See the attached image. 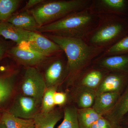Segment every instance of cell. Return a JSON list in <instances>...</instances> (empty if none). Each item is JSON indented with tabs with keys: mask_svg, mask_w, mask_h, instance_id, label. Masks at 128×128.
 <instances>
[{
	"mask_svg": "<svg viewBox=\"0 0 128 128\" xmlns=\"http://www.w3.org/2000/svg\"><path fill=\"white\" fill-rule=\"evenodd\" d=\"M48 36L60 47L66 56L68 75L64 83L67 88L105 50L90 46L82 39L50 34Z\"/></svg>",
	"mask_w": 128,
	"mask_h": 128,
	"instance_id": "obj_1",
	"label": "cell"
},
{
	"mask_svg": "<svg viewBox=\"0 0 128 128\" xmlns=\"http://www.w3.org/2000/svg\"><path fill=\"white\" fill-rule=\"evenodd\" d=\"M99 19V15L89 8L71 13L52 23L40 27L35 32L83 39L96 27Z\"/></svg>",
	"mask_w": 128,
	"mask_h": 128,
	"instance_id": "obj_2",
	"label": "cell"
},
{
	"mask_svg": "<svg viewBox=\"0 0 128 128\" xmlns=\"http://www.w3.org/2000/svg\"><path fill=\"white\" fill-rule=\"evenodd\" d=\"M99 16L98 24L83 40L90 46L106 50L128 34V16Z\"/></svg>",
	"mask_w": 128,
	"mask_h": 128,
	"instance_id": "obj_3",
	"label": "cell"
},
{
	"mask_svg": "<svg viewBox=\"0 0 128 128\" xmlns=\"http://www.w3.org/2000/svg\"><path fill=\"white\" fill-rule=\"evenodd\" d=\"M92 0H59L44 2L30 13L40 27L52 23L69 14L90 8Z\"/></svg>",
	"mask_w": 128,
	"mask_h": 128,
	"instance_id": "obj_4",
	"label": "cell"
},
{
	"mask_svg": "<svg viewBox=\"0 0 128 128\" xmlns=\"http://www.w3.org/2000/svg\"><path fill=\"white\" fill-rule=\"evenodd\" d=\"M67 75V59L63 51L50 60L43 75L47 88H59L64 83Z\"/></svg>",
	"mask_w": 128,
	"mask_h": 128,
	"instance_id": "obj_5",
	"label": "cell"
},
{
	"mask_svg": "<svg viewBox=\"0 0 128 128\" xmlns=\"http://www.w3.org/2000/svg\"><path fill=\"white\" fill-rule=\"evenodd\" d=\"M47 88L42 74L35 67H27L21 81V93L41 102Z\"/></svg>",
	"mask_w": 128,
	"mask_h": 128,
	"instance_id": "obj_6",
	"label": "cell"
},
{
	"mask_svg": "<svg viewBox=\"0 0 128 128\" xmlns=\"http://www.w3.org/2000/svg\"><path fill=\"white\" fill-rule=\"evenodd\" d=\"M41 102L23 94H18L7 110L13 116L25 119H33L41 112Z\"/></svg>",
	"mask_w": 128,
	"mask_h": 128,
	"instance_id": "obj_7",
	"label": "cell"
},
{
	"mask_svg": "<svg viewBox=\"0 0 128 128\" xmlns=\"http://www.w3.org/2000/svg\"><path fill=\"white\" fill-rule=\"evenodd\" d=\"M108 72L92 63L80 74L68 88L72 86H82L96 91Z\"/></svg>",
	"mask_w": 128,
	"mask_h": 128,
	"instance_id": "obj_8",
	"label": "cell"
},
{
	"mask_svg": "<svg viewBox=\"0 0 128 128\" xmlns=\"http://www.w3.org/2000/svg\"><path fill=\"white\" fill-rule=\"evenodd\" d=\"M26 44L30 49L47 57L54 56L63 52L57 44L36 32L31 31Z\"/></svg>",
	"mask_w": 128,
	"mask_h": 128,
	"instance_id": "obj_9",
	"label": "cell"
},
{
	"mask_svg": "<svg viewBox=\"0 0 128 128\" xmlns=\"http://www.w3.org/2000/svg\"><path fill=\"white\" fill-rule=\"evenodd\" d=\"M90 9L98 15L128 16V0H92Z\"/></svg>",
	"mask_w": 128,
	"mask_h": 128,
	"instance_id": "obj_10",
	"label": "cell"
},
{
	"mask_svg": "<svg viewBox=\"0 0 128 128\" xmlns=\"http://www.w3.org/2000/svg\"><path fill=\"white\" fill-rule=\"evenodd\" d=\"M128 83V74L120 72H108L97 89L96 95L106 92L122 93Z\"/></svg>",
	"mask_w": 128,
	"mask_h": 128,
	"instance_id": "obj_11",
	"label": "cell"
},
{
	"mask_svg": "<svg viewBox=\"0 0 128 128\" xmlns=\"http://www.w3.org/2000/svg\"><path fill=\"white\" fill-rule=\"evenodd\" d=\"M92 63L108 72L128 74V54L100 55L94 60Z\"/></svg>",
	"mask_w": 128,
	"mask_h": 128,
	"instance_id": "obj_12",
	"label": "cell"
},
{
	"mask_svg": "<svg viewBox=\"0 0 128 128\" xmlns=\"http://www.w3.org/2000/svg\"><path fill=\"white\" fill-rule=\"evenodd\" d=\"M69 88L70 94H68L70 102L78 109L92 107L96 96V90L82 86H72Z\"/></svg>",
	"mask_w": 128,
	"mask_h": 128,
	"instance_id": "obj_13",
	"label": "cell"
},
{
	"mask_svg": "<svg viewBox=\"0 0 128 128\" xmlns=\"http://www.w3.org/2000/svg\"><path fill=\"white\" fill-rule=\"evenodd\" d=\"M9 54L19 64L28 67H34L44 61L48 57L28 48L18 45L9 50Z\"/></svg>",
	"mask_w": 128,
	"mask_h": 128,
	"instance_id": "obj_14",
	"label": "cell"
},
{
	"mask_svg": "<svg viewBox=\"0 0 128 128\" xmlns=\"http://www.w3.org/2000/svg\"><path fill=\"white\" fill-rule=\"evenodd\" d=\"M31 32L17 27L7 22H0V35L14 41L18 45L27 43Z\"/></svg>",
	"mask_w": 128,
	"mask_h": 128,
	"instance_id": "obj_15",
	"label": "cell"
},
{
	"mask_svg": "<svg viewBox=\"0 0 128 128\" xmlns=\"http://www.w3.org/2000/svg\"><path fill=\"white\" fill-rule=\"evenodd\" d=\"M121 93L106 92L97 94L92 108L98 114L106 116L112 109Z\"/></svg>",
	"mask_w": 128,
	"mask_h": 128,
	"instance_id": "obj_16",
	"label": "cell"
},
{
	"mask_svg": "<svg viewBox=\"0 0 128 128\" xmlns=\"http://www.w3.org/2000/svg\"><path fill=\"white\" fill-rule=\"evenodd\" d=\"M63 116V107H60L48 112H40L33 119L34 128H54Z\"/></svg>",
	"mask_w": 128,
	"mask_h": 128,
	"instance_id": "obj_17",
	"label": "cell"
},
{
	"mask_svg": "<svg viewBox=\"0 0 128 128\" xmlns=\"http://www.w3.org/2000/svg\"><path fill=\"white\" fill-rule=\"evenodd\" d=\"M128 112V83L114 107L104 117L113 122L121 124V120Z\"/></svg>",
	"mask_w": 128,
	"mask_h": 128,
	"instance_id": "obj_18",
	"label": "cell"
},
{
	"mask_svg": "<svg viewBox=\"0 0 128 128\" xmlns=\"http://www.w3.org/2000/svg\"><path fill=\"white\" fill-rule=\"evenodd\" d=\"M6 22L17 27L32 32H35L39 27L34 16L27 12L14 14Z\"/></svg>",
	"mask_w": 128,
	"mask_h": 128,
	"instance_id": "obj_19",
	"label": "cell"
},
{
	"mask_svg": "<svg viewBox=\"0 0 128 128\" xmlns=\"http://www.w3.org/2000/svg\"><path fill=\"white\" fill-rule=\"evenodd\" d=\"M63 120L57 128H80L77 117V108L68 102L63 107Z\"/></svg>",
	"mask_w": 128,
	"mask_h": 128,
	"instance_id": "obj_20",
	"label": "cell"
},
{
	"mask_svg": "<svg viewBox=\"0 0 128 128\" xmlns=\"http://www.w3.org/2000/svg\"><path fill=\"white\" fill-rule=\"evenodd\" d=\"M0 120L6 128H34V119H25L13 116L7 111L2 114Z\"/></svg>",
	"mask_w": 128,
	"mask_h": 128,
	"instance_id": "obj_21",
	"label": "cell"
},
{
	"mask_svg": "<svg viewBox=\"0 0 128 128\" xmlns=\"http://www.w3.org/2000/svg\"><path fill=\"white\" fill-rule=\"evenodd\" d=\"M14 78L10 76H0V107L11 98L14 91Z\"/></svg>",
	"mask_w": 128,
	"mask_h": 128,
	"instance_id": "obj_22",
	"label": "cell"
},
{
	"mask_svg": "<svg viewBox=\"0 0 128 128\" xmlns=\"http://www.w3.org/2000/svg\"><path fill=\"white\" fill-rule=\"evenodd\" d=\"M102 116L92 108H77V117L80 128H91L92 124Z\"/></svg>",
	"mask_w": 128,
	"mask_h": 128,
	"instance_id": "obj_23",
	"label": "cell"
},
{
	"mask_svg": "<svg viewBox=\"0 0 128 128\" xmlns=\"http://www.w3.org/2000/svg\"><path fill=\"white\" fill-rule=\"evenodd\" d=\"M20 2L18 0H0V22L6 21L14 14Z\"/></svg>",
	"mask_w": 128,
	"mask_h": 128,
	"instance_id": "obj_24",
	"label": "cell"
},
{
	"mask_svg": "<svg viewBox=\"0 0 128 128\" xmlns=\"http://www.w3.org/2000/svg\"><path fill=\"white\" fill-rule=\"evenodd\" d=\"M58 88H47L41 100V112H48L55 108L54 101V95Z\"/></svg>",
	"mask_w": 128,
	"mask_h": 128,
	"instance_id": "obj_25",
	"label": "cell"
},
{
	"mask_svg": "<svg viewBox=\"0 0 128 128\" xmlns=\"http://www.w3.org/2000/svg\"><path fill=\"white\" fill-rule=\"evenodd\" d=\"M128 54V34L120 41L106 50L101 55Z\"/></svg>",
	"mask_w": 128,
	"mask_h": 128,
	"instance_id": "obj_26",
	"label": "cell"
},
{
	"mask_svg": "<svg viewBox=\"0 0 128 128\" xmlns=\"http://www.w3.org/2000/svg\"><path fill=\"white\" fill-rule=\"evenodd\" d=\"M91 128H122L121 124L110 121L102 116L92 124Z\"/></svg>",
	"mask_w": 128,
	"mask_h": 128,
	"instance_id": "obj_27",
	"label": "cell"
},
{
	"mask_svg": "<svg viewBox=\"0 0 128 128\" xmlns=\"http://www.w3.org/2000/svg\"><path fill=\"white\" fill-rule=\"evenodd\" d=\"M68 96L67 92H56L54 95V101L56 106L64 107L68 103Z\"/></svg>",
	"mask_w": 128,
	"mask_h": 128,
	"instance_id": "obj_28",
	"label": "cell"
},
{
	"mask_svg": "<svg viewBox=\"0 0 128 128\" xmlns=\"http://www.w3.org/2000/svg\"><path fill=\"white\" fill-rule=\"evenodd\" d=\"M44 0H29L27 2L26 6L24 8V10H28L34 6L38 5L44 2Z\"/></svg>",
	"mask_w": 128,
	"mask_h": 128,
	"instance_id": "obj_29",
	"label": "cell"
},
{
	"mask_svg": "<svg viewBox=\"0 0 128 128\" xmlns=\"http://www.w3.org/2000/svg\"><path fill=\"white\" fill-rule=\"evenodd\" d=\"M121 124L122 128H128V112L123 118Z\"/></svg>",
	"mask_w": 128,
	"mask_h": 128,
	"instance_id": "obj_30",
	"label": "cell"
},
{
	"mask_svg": "<svg viewBox=\"0 0 128 128\" xmlns=\"http://www.w3.org/2000/svg\"><path fill=\"white\" fill-rule=\"evenodd\" d=\"M6 50V46L4 44L0 42V60L4 54Z\"/></svg>",
	"mask_w": 128,
	"mask_h": 128,
	"instance_id": "obj_31",
	"label": "cell"
},
{
	"mask_svg": "<svg viewBox=\"0 0 128 128\" xmlns=\"http://www.w3.org/2000/svg\"><path fill=\"white\" fill-rule=\"evenodd\" d=\"M0 128H6L4 124L0 120Z\"/></svg>",
	"mask_w": 128,
	"mask_h": 128,
	"instance_id": "obj_32",
	"label": "cell"
},
{
	"mask_svg": "<svg viewBox=\"0 0 128 128\" xmlns=\"http://www.w3.org/2000/svg\"><path fill=\"white\" fill-rule=\"evenodd\" d=\"M2 114H0V120L1 118Z\"/></svg>",
	"mask_w": 128,
	"mask_h": 128,
	"instance_id": "obj_33",
	"label": "cell"
}]
</instances>
